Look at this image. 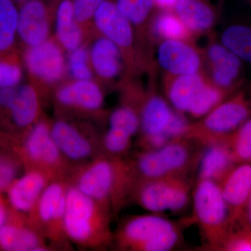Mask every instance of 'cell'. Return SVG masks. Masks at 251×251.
<instances>
[{
  "instance_id": "cell-1",
  "label": "cell",
  "mask_w": 251,
  "mask_h": 251,
  "mask_svg": "<svg viewBox=\"0 0 251 251\" xmlns=\"http://www.w3.org/2000/svg\"><path fill=\"white\" fill-rule=\"evenodd\" d=\"M137 181L130 159L102 153L75 172L72 184L115 216L131 200Z\"/></svg>"
},
{
  "instance_id": "cell-2",
  "label": "cell",
  "mask_w": 251,
  "mask_h": 251,
  "mask_svg": "<svg viewBox=\"0 0 251 251\" xmlns=\"http://www.w3.org/2000/svg\"><path fill=\"white\" fill-rule=\"evenodd\" d=\"M112 212L72 184L68 185L64 232L74 244L87 249H105L114 242Z\"/></svg>"
},
{
  "instance_id": "cell-3",
  "label": "cell",
  "mask_w": 251,
  "mask_h": 251,
  "mask_svg": "<svg viewBox=\"0 0 251 251\" xmlns=\"http://www.w3.org/2000/svg\"><path fill=\"white\" fill-rule=\"evenodd\" d=\"M191 224V217L174 221L154 213L130 216L114 234L113 243L121 251L174 250L182 242L184 229Z\"/></svg>"
},
{
  "instance_id": "cell-4",
  "label": "cell",
  "mask_w": 251,
  "mask_h": 251,
  "mask_svg": "<svg viewBox=\"0 0 251 251\" xmlns=\"http://www.w3.org/2000/svg\"><path fill=\"white\" fill-rule=\"evenodd\" d=\"M191 202V217L199 227L204 241V249L221 251L227 236L234 228V224L219 183L211 180H196Z\"/></svg>"
},
{
  "instance_id": "cell-5",
  "label": "cell",
  "mask_w": 251,
  "mask_h": 251,
  "mask_svg": "<svg viewBox=\"0 0 251 251\" xmlns=\"http://www.w3.org/2000/svg\"><path fill=\"white\" fill-rule=\"evenodd\" d=\"M204 148L187 138L172 140L152 150H140L130 159L138 179L191 176Z\"/></svg>"
},
{
  "instance_id": "cell-6",
  "label": "cell",
  "mask_w": 251,
  "mask_h": 251,
  "mask_svg": "<svg viewBox=\"0 0 251 251\" xmlns=\"http://www.w3.org/2000/svg\"><path fill=\"white\" fill-rule=\"evenodd\" d=\"M251 115V101L243 93L225 99L205 116L191 123L183 138L205 148L228 140Z\"/></svg>"
},
{
  "instance_id": "cell-7",
  "label": "cell",
  "mask_w": 251,
  "mask_h": 251,
  "mask_svg": "<svg viewBox=\"0 0 251 251\" xmlns=\"http://www.w3.org/2000/svg\"><path fill=\"white\" fill-rule=\"evenodd\" d=\"M164 90L173 109L196 119L205 116L223 99L222 92L204 72L189 75H166Z\"/></svg>"
},
{
  "instance_id": "cell-8",
  "label": "cell",
  "mask_w": 251,
  "mask_h": 251,
  "mask_svg": "<svg viewBox=\"0 0 251 251\" xmlns=\"http://www.w3.org/2000/svg\"><path fill=\"white\" fill-rule=\"evenodd\" d=\"M193 185L191 176L138 179L130 201L154 214L165 211L179 213L184 211L191 201Z\"/></svg>"
},
{
  "instance_id": "cell-9",
  "label": "cell",
  "mask_w": 251,
  "mask_h": 251,
  "mask_svg": "<svg viewBox=\"0 0 251 251\" xmlns=\"http://www.w3.org/2000/svg\"><path fill=\"white\" fill-rule=\"evenodd\" d=\"M175 109L154 88L143 95L139 108L140 150H156L171 140L167 133Z\"/></svg>"
},
{
  "instance_id": "cell-10",
  "label": "cell",
  "mask_w": 251,
  "mask_h": 251,
  "mask_svg": "<svg viewBox=\"0 0 251 251\" xmlns=\"http://www.w3.org/2000/svg\"><path fill=\"white\" fill-rule=\"evenodd\" d=\"M23 151L31 169L46 173L51 179H64L67 162L52 139L50 126L45 122L34 124L23 143Z\"/></svg>"
},
{
  "instance_id": "cell-11",
  "label": "cell",
  "mask_w": 251,
  "mask_h": 251,
  "mask_svg": "<svg viewBox=\"0 0 251 251\" xmlns=\"http://www.w3.org/2000/svg\"><path fill=\"white\" fill-rule=\"evenodd\" d=\"M68 185L64 179L51 180L32 211L36 216L38 232L55 242L66 237L64 219Z\"/></svg>"
},
{
  "instance_id": "cell-12",
  "label": "cell",
  "mask_w": 251,
  "mask_h": 251,
  "mask_svg": "<svg viewBox=\"0 0 251 251\" xmlns=\"http://www.w3.org/2000/svg\"><path fill=\"white\" fill-rule=\"evenodd\" d=\"M157 64L166 75H189L204 72L202 52L193 41L165 39L158 41Z\"/></svg>"
},
{
  "instance_id": "cell-13",
  "label": "cell",
  "mask_w": 251,
  "mask_h": 251,
  "mask_svg": "<svg viewBox=\"0 0 251 251\" xmlns=\"http://www.w3.org/2000/svg\"><path fill=\"white\" fill-rule=\"evenodd\" d=\"M202 52L207 69L205 75L211 82L227 94L235 90L241 83L242 59L214 39Z\"/></svg>"
},
{
  "instance_id": "cell-14",
  "label": "cell",
  "mask_w": 251,
  "mask_h": 251,
  "mask_svg": "<svg viewBox=\"0 0 251 251\" xmlns=\"http://www.w3.org/2000/svg\"><path fill=\"white\" fill-rule=\"evenodd\" d=\"M24 60L31 75L47 83L57 82L64 74V54L54 41L47 40L39 45L28 47Z\"/></svg>"
},
{
  "instance_id": "cell-15",
  "label": "cell",
  "mask_w": 251,
  "mask_h": 251,
  "mask_svg": "<svg viewBox=\"0 0 251 251\" xmlns=\"http://www.w3.org/2000/svg\"><path fill=\"white\" fill-rule=\"evenodd\" d=\"M0 108L9 112L14 125L27 128L35 124L39 101L34 87L25 84L0 90Z\"/></svg>"
},
{
  "instance_id": "cell-16",
  "label": "cell",
  "mask_w": 251,
  "mask_h": 251,
  "mask_svg": "<svg viewBox=\"0 0 251 251\" xmlns=\"http://www.w3.org/2000/svg\"><path fill=\"white\" fill-rule=\"evenodd\" d=\"M52 139L64 159L72 163H85L97 152L94 141L76 127L64 120H57L50 126Z\"/></svg>"
},
{
  "instance_id": "cell-17",
  "label": "cell",
  "mask_w": 251,
  "mask_h": 251,
  "mask_svg": "<svg viewBox=\"0 0 251 251\" xmlns=\"http://www.w3.org/2000/svg\"><path fill=\"white\" fill-rule=\"evenodd\" d=\"M96 27L122 50L129 52L134 44V30L130 21L117 8L115 2L105 0L94 16Z\"/></svg>"
},
{
  "instance_id": "cell-18",
  "label": "cell",
  "mask_w": 251,
  "mask_h": 251,
  "mask_svg": "<svg viewBox=\"0 0 251 251\" xmlns=\"http://www.w3.org/2000/svg\"><path fill=\"white\" fill-rule=\"evenodd\" d=\"M219 184L234 227L251 196V163H237Z\"/></svg>"
},
{
  "instance_id": "cell-19",
  "label": "cell",
  "mask_w": 251,
  "mask_h": 251,
  "mask_svg": "<svg viewBox=\"0 0 251 251\" xmlns=\"http://www.w3.org/2000/svg\"><path fill=\"white\" fill-rule=\"evenodd\" d=\"M50 25L45 6L39 0H28L18 10V36L33 47L49 40Z\"/></svg>"
},
{
  "instance_id": "cell-20",
  "label": "cell",
  "mask_w": 251,
  "mask_h": 251,
  "mask_svg": "<svg viewBox=\"0 0 251 251\" xmlns=\"http://www.w3.org/2000/svg\"><path fill=\"white\" fill-rule=\"evenodd\" d=\"M50 177L39 170L31 169L19 179H15L8 188V198L14 209L32 212Z\"/></svg>"
},
{
  "instance_id": "cell-21",
  "label": "cell",
  "mask_w": 251,
  "mask_h": 251,
  "mask_svg": "<svg viewBox=\"0 0 251 251\" xmlns=\"http://www.w3.org/2000/svg\"><path fill=\"white\" fill-rule=\"evenodd\" d=\"M56 99L64 106L85 111L99 110L104 100L103 92L92 80H75L62 86L57 91Z\"/></svg>"
},
{
  "instance_id": "cell-22",
  "label": "cell",
  "mask_w": 251,
  "mask_h": 251,
  "mask_svg": "<svg viewBox=\"0 0 251 251\" xmlns=\"http://www.w3.org/2000/svg\"><path fill=\"white\" fill-rule=\"evenodd\" d=\"M173 11L194 35L209 32L217 21V9L210 0H178Z\"/></svg>"
},
{
  "instance_id": "cell-23",
  "label": "cell",
  "mask_w": 251,
  "mask_h": 251,
  "mask_svg": "<svg viewBox=\"0 0 251 251\" xmlns=\"http://www.w3.org/2000/svg\"><path fill=\"white\" fill-rule=\"evenodd\" d=\"M237 163L227 140L206 146L200 158L196 180L207 179L220 183Z\"/></svg>"
},
{
  "instance_id": "cell-24",
  "label": "cell",
  "mask_w": 251,
  "mask_h": 251,
  "mask_svg": "<svg viewBox=\"0 0 251 251\" xmlns=\"http://www.w3.org/2000/svg\"><path fill=\"white\" fill-rule=\"evenodd\" d=\"M90 60L94 72L101 78L112 80L121 72L122 50L105 36L94 42L90 51Z\"/></svg>"
},
{
  "instance_id": "cell-25",
  "label": "cell",
  "mask_w": 251,
  "mask_h": 251,
  "mask_svg": "<svg viewBox=\"0 0 251 251\" xmlns=\"http://www.w3.org/2000/svg\"><path fill=\"white\" fill-rule=\"evenodd\" d=\"M44 238L38 231L14 225L6 224L0 228V247L5 251H45Z\"/></svg>"
},
{
  "instance_id": "cell-26",
  "label": "cell",
  "mask_w": 251,
  "mask_h": 251,
  "mask_svg": "<svg viewBox=\"0 0 251 251\" xmlns=\"http://www.w3.org/2000/svg\"><path fill=\"white\" fill-rule=\"evenodd\" d=\"M56 36L62 47L70 52L80 47L82 44V29L75 18L71 0H63L57 8Z\"/></svg>"
},
{
  "instance_id": "cell-27",
  "label": "cell",
  "mask_w": 251,
  "mask_h": 251,
  "mask_svg": "<svg viewBox=\"0 0 251 251\" xmlns=\"http://www.w3.org/2000/svg\"><path fill=\"white\" fill-rule=\"evenodd\" d=\"M153 41L175 39L193 41L194 34L173 11H157L150 27Z\"/></svg>"
},
{
  "instance_id": "cell-28",
  "label": "cell",
  "mask_w": 251,
  "mask_h": 251,
  "mask_svg": "<svg viewBox=\"0 0 251 251\" xmlns=\"http://www.w3.org/2000/svg\"><path fill=\"white\" fill-rule=\"evenodd\" d=\"M115 4L132 25L145 28L151 36L150 27L158 11L154 0H116Z\"/></svg>"
},
{
  "instance_id": "cell-29",
  "label": "cell",
  "mask_w": 251,
  "mask_h": 251,
  "mask_svg": "<svg viewBox=\"0 0 251 251\" xmlns=\"http://www.w3.org/2000/svg\"><path fill=\"white\" fill-rule=\"evenodd\" d=\"M18 10L14 0H0V57L11 51L14 45Z\"/></svg>"
},
{
  "instance_id": "cell-30",
  "label": "cell",
  "mask_w": 251,
  "mask_h": 251,
  "mask_svg": "<svg viewBox=\"0 0 251 251\" xmlns=\"http://www.w3.org/2000/svg\"><path fill=\"white\" fill-rule=\"evenodd\" d=\"M221 43L230 52L245 62L251 63V27L235 24L226 27Z\"/></svg>"
},
{
  "instance_id": "cell-31",
  "label": "cell",
  "mask_w": 251,
  "mask_h": 251,
  "mask_svg": "<svg viewBox=\"0 0 251 251\" xmlns=\"http://www.w3.org/2000/svg\"><path fill=\"white\" fill-rule=\"evenodd\" d=\"M236 163H251V117L227 140Z\"/></svg>"
},
{
  "instance_id": "cell-32",
  "label": "cell",
  "mask_w": 251,
  "mask_h": 251,
  "mask_svg": "<svg viewBox=\"0 0 251 251\" xmlns=\"http://www.w3.org/2000/svg\"><path fill=\"white\" fill-rule=\"evenodd\" d=\"M109 128L121 130L134 136L140 130V116L138 109L123 105L112 112L109 117Z\"/></svg>"
},
{
  "instance_id": "cell-33",
  "label": "cell",
  "mask_w": 251,
  "mask_h": 251,
  "mask_svg": "<svg viewBox=\"0 0 251 251\" xmlns=\"http://www.w3.org/2000/svg\"><path fill=\"white\" fill-rule=\"evenodd\" d=\"M132 138L121 130L108 128L102 138L101 148L104 154L126 158L131 148Z\"/></svg>"
},
{
  "instance_id": "cell-34",
  "label": "cell",
  "mask_w": 251,
  "mask_h": 251,
  "mask_svg": "<svg viewBox=\"0 0 251 251\" xmlns=\"http://www.w3.org/2000/svg\"><path fill=\"white\" fill-rule=\"evenodd\" d=\"M10 52L0 57V90L16 87L23 78L21 65L16 55Z\"/></svg>"
},
{
  "instance_id": "cell-35",
  "label": "cell",
  "mask_w": 251,
  "mask_h": 251,
  "mask_svg": "<svg viewBox=\"0 0 251 251\" xmlns=\"http://www.w3.org/2000/svg\"><path fill=\"white\" fill-rule=\"evenodd\" d=\"M90 52L80 46L71 52L69 69L71 75L75 80H92V72L90 66Z\"/></svg>"
},
{
  "instance_id": "cell-36",
  "label": "cell",
  "mask_w": 251,
  "mask_h": 251,
  "mask_svg": "<svg viewBox=\"0 0 251 251\" xmlns=\"http://www.w3.org/2000/svg\"><path fill=\"white\" fill-rule=\"evenodd\" d=\"M221 251H251V228L234 227Z\"/></svg>"
},
{
  "instance_id": "cell-37",
  "label": "cell",
  "mask_w": 251,
  "mask_h": 251,
  "mask_svg": "<svg viewBox=\"0 0 251 251\" xmlns=\"http://www.w3.org/2000/svg\"><path fill=\"white\" fill-rule=\"evenodd\" d=\"M105 0H74V13L79 23H85L94 17L100 4Z\"/></svg>"
},
{
  "instance_id": "cell-38",
  "label": "cell",
  "mask_w": 251,
  "mask_h": 251,
  "mask_svg": "<svg viewBox=\"0 0 251 251\" xmlns=\"http://www.w3.org/2000/svg\"><path fill=\"white\" fill-rule=\"evenodd\" d=\"M17 168L14 161L1 156L0 159V191L7 190L16 179Z\"/></svg>"
},
{
  "instance_id": "cell-39",
  "label": "cell",
  "mask_w": 251,
  "mask_h": 251,
  "mask_svg": "<svg viewBox=\"0 0 251 251\" xmlns=\"http://www.w3.org/2000/svg\"><path fill=\"white\" fill-rule=\"evenodd\" d=\"M234 227H243L251 228V196L243 209L240 217L238 219Z\"/></svg>"
},
{
  "instance_id": "cell-40",
  "label": "cell",
  "mask_w": 251,
  "mask_h": 251,
  "mask_svg": "<svg viewBox=\"0 0 251 251\" xmlns=\"http://www.w3.org/2000/svg\"><path fill=\"white\" fill-rule=\"evenodd\" d=\"M178 0H154L157 9L163 11H173Z\"/></svg>"
},
{
  "instance_id": "cell-41",
  "label": "cell",
  "mask_w": 251,
  "mask_h": 251,
  "mask_svg": "<svg viewBox=\"0 0 251 251\" xmlns=\"http://www.w3.org/2000/svg\"><path fill=\"white\" fill-rule=\"evenodd\" d=\"M8 214L4 204L0 202V228L7 224Z\"/></svg>"
},
{
  "instance_id": "cell-42",
  "label": "cell",
  "mask_w": 251,
  "mask_h": 251,
  "mask_svg": "<svg viewBox=\"0 0 251 251\" xmlns=\"http://www.w3.org/2000/svg\"><path fill=\"white\" fill-rule=\"evenodd\" d=\"M14 1H28V0H14Z\"/></svg>"
},
{
  "instance_id": "cell-43",
  "label": "cell",
  "mask_w": 251,
  "mask_h": 251,
  "mask_svg": "<svg viewBox=\"0 0 251 251\" xmlns=\"http://www.w3.org/2000/svg\"><path fill=\"white\" fill-rule=\"evenodd\" d=\"M247 1H249V3L251 4V0H247Z\"/></svg>"
},
{
  "instance_id": "cell-44",
  "label": "cell",
  "mask_w": 251,
  "mask_h": 251,
  "mask_svg": "<svg viewBox=\"0 0 251 251\" xmlns=\"http://www.w3.org/2000/svg\"><path fill=\"white\" fill-rule=\"evenodd\" d=\"M1 156H0V159H1Z\"/></svg>"
},
{
  "instance_id": "cell-45",
  "label": "cell",
  "mask_w": 251,
  "mask_h": 251,
  "mask_svg": "<svg viewBox=\"0 0 251 251\" xmlns=\"http://www.w3.org/2000/svg\"></svg>"
}]
</instances>
